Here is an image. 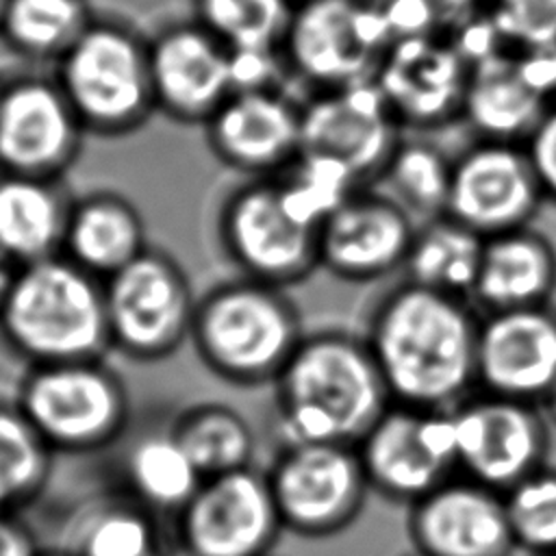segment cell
<instances>
[{"label": "cell", "mask_w": 556, "mask_h": 556, "mask_svg": "<svg viewBox=\"0 0 556 556\" xmlns=\"http://www.w3.org/2000/svg\"><path fill=\"white\" fill-rule=\"evenodd\" d=\"M54 78L91 135H128L156 111L150 41L122 22L91 20L56 61Z\"/></svg>", "instance_id": "cell-5"}, {"label": "cell", "mask_w": 556, "mask_h": 556, "mask_svg": "<svg viewBox=\"0 0 556 556\" xmlns=\"http://www.w3.org/2000/svg\"><path fill=\"white\" fill-rule=\"evenodd\" d=\"M156 111L182 124H204L232 93L230 50L200 22L163 28L150 41Z\"/></svg>", "instance_id": "cell-22"}, {"label": "cell", "mask_w": 556, "mask_h": 556, "mask_svg": "<svg viewBox=\"0 0 556 556\" xmlns=\"http://www.w3.org/2000/svg\"><path fill=\"white\" fill-rule=\"evenodd\" d=\"M452 417L463 476L506 493L545 467L549 432L541 406L482 393L452 408Z\"/></svg>", "instance_id": "cell-13"}, {"label": "cell", "mask_w": 556, "mask_h": 556, "mask_svg": "<svg viewBox=\"0 0 556 556\" xmlns=\"http://www.w3.org/2000/svg\"><path fill=\"white\" fill-rule=\"evenodd\" d=\"M217 232L241 276L285 289L319 267V228L289 208L278 176L237 187L222 204Z\"/></svg>", "instance_id": "cell-9"}, {"label": "cell", "mask_w": 556, "mask_h": 556, "mask_svg": "<svg viewBox=\"0 0 556 556\" xmlns=\"http://www.w3.org/2000/svg\"><path fill=\"white\" fill-rule=\"evenodd\" d=\"M70 206L59 180L0 172V252L17 267L61 254Z\"/></svg>", "instance_id": "cell-25"}, {"label": "cell", "mask_w": 556, "mask_h": 556, "mask_svg": "<svg viewBox=\"0 0 556 556\" xmlns=\"http://www.w3.org/2000/svg\"><path fill=\"white\" fill-rule=\"evenodd\" d=\"M15 404L54 454L113 445L130 415L126 387L102 358L30 365Z\"/></svg>", "instance_id": "cell-6"}, {"label": "cell", "mask_w": 556, "mask_h": 556, "mask_svg": "<svg viewBox=\"0 0 556 556\" xmlns=\"http://www.w3.org/2000/svg\"><path fill=\"white\" fill-rule=\"evenodd\" d=\"M517 549L556 552V469L541 467L504 493Z\"/></svg>", "instance_id": "cell-35"}, {"label": "cell", "mask_w": 556, "mask_h": 556, "mask_svg": "<svg viewBox=\"0 0 556 556\" xmlns=\"http://www.w3.org/2000/svg\"><path fill=\"white\" fill-rule=\"evenodd\" d=\"M376 180L384 182V191L413 219L430 222L445 215L452 161L443 152L424 141H400Z\"/></svg>", "instance_id": "cell-32"}, {"label": "cell", "mask_w": 556, "mask_h": 556, "mask_svg": "<svg viewBox=\"0 0 556 556\" xmlns=\"http://www.w3.org/2000/svg\"><path fill=\"white\" fill-rule=\"evenodd\" d=\"M536 556H556V552H549V554H536Z\"/></svg>", "instance_id": "cell-46"}, {"label": "cell", "mask_w": 556, "mask_h": 556, "mask_svg": "<svg viewBox=\"0 0 556 556\" xmlns=\"http://www.w3.org/2000/svg\"><path fill=\"white\" fill-rule=\"evenodd\" d=\"M189 339L217 378L258 387L274 384L304 330L300 311L285 289L241 276L198 300Z\"/></svg>", "instance_id": "cell-4"}, {"label": "cell", "mask_w": 556, "mask_h": 556, "mask_svg": "<svg viewBox=\"0 0 556 556\" xmlns=\"http://www.w3.org/2000/svg\"><path fill=\"white\" fill-rule=\"evenodd\" d=\"M282 530L267 471L252 465L204 478L176 515L185 556H269Z\"/></svg>", "instance_id": "cell-12"}, {"label": "cell", "mask_w": 556, "mask_h": 556, "mask_svg": "<svg viewBox=\"0 0 556 556\" xmlns=\"http://www.w3.org/2000/svg\"><path fill=\"white\" fill-rule=\"evenodd\" d=\"M391 402L365 337L345 330L304 334L274 380L276 432L282 445H358Z\"/></svg>", "instance_id": "cell-2"}, {"label": "cell", "mask_w": 556, "mask_h": 556, "mask_svg": "<svg viewBox=\"0 0 556 556\" xmlns=\"http://www.w3.org/2000/svg\"><path fill=\"white\" fill-rule=\"evenodd\" d=\"M434 11L439 33L445 30L447 35L463 26L467 20L482 13L484 0H428Z\"/></svg>", "instance_id": "cell-41"}, {"label": "cell", "mask_w": 556, "mask_h": 556, "mask_svg": "<svg viewBox=\"0 0 556 556\" xmlns=\"http://www.w3.org/2000/svg\"><path fill=\"white\" fill-rule=\"evenodd\" d=\"M293 0H195V15L228 50H282Z\"/></svg>", "instance_id": "cell-33"}, {"label": "cell", "mask_w": 556, "mask_h": 556, "mask_svg": "<svg viewBox=\"0 0 556 556\" xmlns=\"http://www.w3.org/2000/svg\"><path fill=\"white\" fill-rule=\"evenodd\" d=\"M356 450L369 489L393 504H415L458 469L452 410L391 402Z\"/></svg>", "instance_id": "cell-11"}, {"label": "cell", "mask_w": 556, "mask_h": 556, "mask_svg": "<svg viewBox=\"0 0 556 556\" xmlns=\"http://www.w3.org/2000/svg\"><path fill=\"white\" fill-rule=\"evenodd\" d=\"M37 556H78V554L72 552V549L65 545V547H41Z\"/></svg>", "instance_id": "cell-44"}, {"label": "cell", "mask_w": 556, "mask_h": 556, "mask_svg": "<svg viewBox=\"0 0 556 556\" xmlns=\"http://www.w3.org/2000/svg\"><path fill=\"white\" fill-rule=\"evenodd\" d=\"M393 41L404 37L437 35L439 24L428 0H380Z\"/></svg>", "instance_id": "cell-38"}, {"label": "cell", "mask_w": 556, "mask_h": 556, "mask_svg": "<svg viewBox=\"0 0 556 556\" xmlns=\"http://www.w3.org/2000/svg\"><path fill=\"white\" fill-rule=\"evenodd\" d=\"M15 271H17V265L0 252V306H2L4 298H7V293H9V287L13 282Z\"/></svg>", "instance_id": "cell-42"}, {"label": "cell", "mask_w": 556, "mask_h": 556, "mask_svg": "<svg viewBox=\"0 0 556 556\" xmlns=\"http://www.w3.org/2000/svg\"><path fill=\"white\" fill-rule=\"evenodd\" d=\"M543 198L523 143L480 139L452 161L445 215L486 239L528 226Z\"/></svg>", "instance_id": "cell-15"}, {"label": "cell", "mask_w": 556, "mask_h": 556, "mask_svg": "<svg viewBox=\"0 0 556 556\" xmlns=\"http://www.w3.org/2000/svg\"><path fill=\"white\" fill-rule=\"evenodd\" d=\"M0 89H2V83H0Z\"/></svg>", "instance_id": "cell-47"}, {"label": "cell", "mask_w": 556, "mask_h": 556, "mask_svg": "<svg viewBox=\"0 0 556 556\" xmlns=\"http://www.w3.org/2000/svg\"><path fill=\"white\" fill-rule=\"evenodd\" d=\"M478 328L465 298L404 280L371 308L365 341L395 404L452 410L478 387Z\"/></svg>", "instance_id": "cell-1"}, {"label": "cell", "mask_w": 556, "mask_h": 556, "mask_svg": "<svg viewBox=\"0 0 556 556\" xmlns=\"http://www.w3.org/2000/svg\"><path fill=\"white\" fill-rule=\"evenodd\" d=\"M469 63L445 37L395 39L384 52L374 83L400 126L432 128L463 115Z\"/></svg>", "instance_id": "cell-20"}, {"label": "cell", "mask_w": 556, "mask_h": 556, "mask_svg": "<svg viewBox=\"0 0 556 556\" xmlns=\"http://www.w3.org/2000/svg\"><path fill=\"white\" fill-rule=\"evenodd\" d=\"M0 337L28 367L102 358L111 350L104 280L65 254L20 265L0 306Z\"/></svg>", "instance_id": "cell-3"}, {"label": "cell", "mask_w": 556, "mask_h": 556, "mask_svg": "<svg viewBox=\"0 0 556 556\" xmlns=\"http://www.w3.org/2000/svg\"><path fill=\"white\" fill-rule=\"evenodd\" d=\"M204 130L217 161L254 178L278 176L300 156V104L276 87L232 91Z\"/></svg>", "instance_id": "cell-21"}, {"label": "cell", "mask_w": 556, "mask_h": 556, "mask_svg": "<svg viewBox=\"0 0 556 556\" xmlns=\"http://www.w3.org/2000/svg\"><path fill=\"white\" fill-rule=\"evenodd\" d=\"M195 304L178 261L148 245L104 280L111 350L141 363L167 358L189 339Z\"/></svg>", "instance_id": "cell-8"}, {"label": "cell", "mask_w": 556, "mask_h": 556, "mask_svg": "<svg viewBox=\"0 0 556 556\" xmlns=\"http://www.w3.org/2000/svg\"><path fill=\"white\" fill-rule=\"evenodd\" d=\"M415 232L387 193L356 189L319 226V267L348 282L378 280L404 265Z\"/></svg>", "instance_id": "cell-19"}, {"label": "cell", "mask_w": 556, "mask_h": 556, "mask_svg": "<svg viewBox=\"0 0 556 556\" xmlns=\"http://www.w3.org/2000/svg\"><path fill=\"white\" fill-rule=\"evenodd\" d=\"M417 556H513L517 549L504 493L467 476L450 478L408 506Z\"/></svg>", "instance_id": "cell-17"}, {"label": "cell", "mask_w": 556, "mask_h": 556, "mask_svg": "<svg viewBox=\"0 0 556 556\" xmlns=\"http://www.w3.org/2000/svg\"><path fill=\"white\" fill-rule=\"evenodd\" d=\"M476 378L484 393L541 406L556 387V311L543 304L486 313Z\"/></svg>", "instance_id": "cell-18"}, {"label": "cell", "mask_w": 556, "mask_h": 556, "mask_svg": "<svg viewBox=\"0 0 556 556\" xmlns=\"http://www.w3.org/2000/svg\"><path fill=\"white\" fill-rule=\"evenodd\" d=\"M39 549L35 532L17 513L0 515V556H37Z\"/></svg>", "instance_id": "cell-40"}, {"label": "cell", "mask_w": 556, "mask_h": 556, "mask_svg": "<svg viewBox=\"0 0 556 556\" xmlns=\"http://www.w3.org/2000/svg\"><path fill=\"white\" fill-rule=\"evenodd\" d=\"M85 126L56 78L17 76L0 89V172L61 180Z\"/></svg>", "instance_id": "cell-16"}, {"label": "cell", "mask_w": 556, "mask_h": 556, "mask_svg": "<svg viewBox=\"0 0 556 556\" xmlns=\"http://www.w3.org/2000/svg\"><path fill=\"white\" fill-rule=\"evenodd\" d=\"M169 430L185 447L202 478L252 465V428L243 415L226 404H193L172 421Z\"/></svg>", "instance_id": "cell-29"}, {"label": "cell", "mask_w": 556, "mask_h": 556, "mask_svg": "<svg viewBox=\"0 0 556 556\" xmlns=\"http://www.w3.org/2000/svg\"><path fill=\"white\" fill-rule=\"evenodd\" d=\"M547 104L523 80L517 54L500 50L469 65L463 115L482 139L523 143Z\"/></svg>", "instance_id": "cell-26"}, {"label": "cell", "mask_w": 556, "mask_h": 556, "mask_svg": "<svg viewBox=\"0 0 556 556\" xmlns=\"http://www.w3.org/2000/svg\"><path fill=\"white\" fill-rule=\"evenodd\" d=\"M484 237L441 215L424 222L410 243L404 267L410 282L450 295H471Z\"/></svg>", "instance_id": "cell-28"}, {"label": "cell", "mask_w": 556, "mask_h": 556, "mask_svg": "<svg viewBox=\"0 0 556 556\" xmlns=\"http://www.w3.org/2000/svg\"><path fill=\"white\" fill-rule=\"evenodd\" d=\"M67 547L78 556H165L156 515L132 497H104L78 515Z\"/></svg>", "instance_id": "cell-31"}, {"label": "cell", "mask_w": 556, "mask_h": 556, "mask_svg": "<svg viewBox=\"0 0 556 556\" xmlns=\"http://www.w3.org/2000/svg\"><path fill=\"white\" fill-rule=\"evenodd\" d=\"M541 408H543V413H545L547 421H552V424L556 426V387H554V389L549 391V395L543 400Z\"/></svg>", "instance_id": "cell-43"}, {"label": "cell", "mask_w": 556, "mask_h": 556, "mask_svg": "<svg viewBox=\"0 0 556 556\" xmlns=\"http://www.w3.org/2000/svg\"><path fill=\"white\" fill-rule=\"evenodd\" d=\"M124 478L135 502L154 515L174 517L204 480L169 428L132 441L124 458Z\"/></svg>", "instance_id": "cell-27"}, {"label": "cell", "mask_w": 556, "mask_h": 556, "mask_svg": "<svg viewBox=\"0 0 556 556\" xmlns=\"http://www.w3.org/2000/svg\"><path fill=\"white\" fill-rule=\"evenodd\" d=\"M517 54V67L523 80L545 100H556V48L521 50Z\"/></svg>", "instance_id": "cell-39"}, {"label": "cell", "mask_w": 556, "mask_h": 556, "mask_svg": "<svg viewBox=\"0 0 556 556\" xmlns=\"http://www.w3.org/2000/svg\"><path fill=\"white\" fill-rule=\"evenodd\" d=\"M393 43L380 2L300 0L282 41L287 70L315 89L371 80Z\"/></svg>", "instance_id": "cell-7"}, {"label": "cell", "mask_w": 556, "mask_h": 556, "mask_svg": "<svg viewBox=\"0 0 556 556\" xmlns=\"http://www.w3.org/2000/svg\"><path fill=\"white\" fill-rule=\"evenodd\" d=\"M556 291V248L530 226L484 239L471 298L486 311L549 304Z\"/></svg>", "instance_id": "cell-23"}, {"label": "cell", "mask_w": 556, "mask_h": 556, "mask_svg": "<svg viewBox=\"0 0 556 556\" xmlns=\"http://www.w3.org/2000/svg\"><path fill=\"white\" fill-rule=\"evenodd\" d=\"M54 452L15 402H0V482L17 506L39 497L52 473Z\"/></svg>", "instance_id": "cell-34"}, {"label": "cell", "mask_w": 556, "mask_h": 556, "mask_svg": "<svg viewBox=\"0 0 556 556\" xmlns=\"http://www.w3.org/2000/svg\"><path fill=\"white\" fill-rule=\"evenodd\" d=\"M397 128L374 78L317 89L300 104V156L332 161L356 182L376 180L400 143Z\"/></svg>", "instance_id": "cell-14"}, {"label": "cell", "mask_w": 556, "mask_h": 556, "mask_svg": "<svg viewBox=\"0 0 556 556\" xmlns=\"http://www.w3.org/2000/svg\"><path fill=\"white\" fill-rule=\"evenodd\" d=\"M85 0H7L0 39L33 61H59L91 22Z\"/></svg>", "instance_id": "cell-30"}, {"label": "cell", "mask_w": 556, "mask_h": 556, "mask_svg": "<svg viewBox=\"0 0 556 556\" xmlns=\"http://www.w3.org/2000/svg\"><path fill=\"white\" fill-rule=\"evenodd\" d=\"M267 480L285 530L306 539L350 528L371 491L356 445L341 443L282 445Z\"/></svg>", "instance_id": "cell-10"}, {"label": "cell", "mask_w": 556, "mask_h": 556, "mask_svg": "<svg viewBox=\"0 0 556 556\" xmlns=\"http://www.w3.org/2000/svg\"><path fill=\"white\" fill-rule=\"evenodd\" d=\"M523 148L545 198L556 200V100L547 104Z\"/></svg>", "instance_id": "cell-37"}, {"label": "cell", "mask_w": 556, "mask_h": 556, "mask_svg": "<svg viewBox=\"0 0 556 556\" xmlns=\"http://www.w3.org/2000/svg\"><path fill=\"white\" fill-rule=\"evenodd\" d=\"M4 2H7V0H0V17H2V11H4Z\"/></svg>", "instance_id": "cell-45"}, {"label": "cell", "mask_w": 556, "mask_h": 556, "mask_svg": "<svg viewBox=\"0 0 556 556\" xmlns=\"http://www.w3.org/2000/svg\"><path fill=\"white\" fill-rule=\"evenodd\" d=\"M146 248L143 219L119 193L96 191L72 202L61 254L89 274L106 280Z\"/></svg>", "instance_id": "cell-24"}, {"label": "cell", "mask_w": 556, "mask_h": 556, "mask_svg": "<svg viewBox=\"0 0 556 556\" xmlns=\"http://www.w3.org/2000/svg\"><path fill=\"white\" fill-rule=\"evenodd\" d=\"M486 13L506 48H556V0H489Z\"/></svg>", "instance_id": "cell-36"}]
</instances>
